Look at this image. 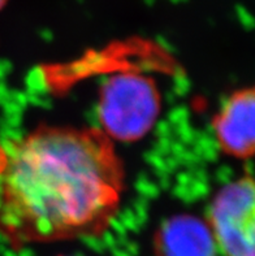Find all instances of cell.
<instances>
[{
	"label": "cell",
	"mask_w": 255,
	"mask_h": 256,
	"mask_svg": "<svg viewBox=\"0 0 255 256\" xmlns=\"http://www.w3.org/2000/svg\"><path fill=\"white\" fill-rule=\"evenodd\" d=\"M208 225L224 256H255V178L226 184L210 206Z\"/></svg>",
	"instance_id": "3957f363"
},
{
	"label": "cell",
	"mask_w": 255,
	"mask_h": 256,
	"mask_svg": "<svg viewBox=\"0 0 255 256\" xmlns=\"http://www.w3.org/2000/svg\"><path fill=\"white\" fill-rule=\"evenodd\" d=\"M6 3H7V0H0V10L6 6Z\"/></svg>",
	"instance_id": "52a82bcc"
},
{
	"label": "cell",
	"mask_w": 255,
	"mask_h": 256,
	"mask_svg": "<svg viewBox=\"0 0 255 256\" xmlns=\"http://www.w3.org/2000/svg\"><path fill=\"white\" fill-rule=\"evenodd\" d=\"M6 162H7V152H4L3 148L0 147V174H2V172H3Z\"/></svg>",
	"instance_id": "8992f818"
},
{
	"label": "cell",
	"mask_w": 255,
	"mask_h": 256,
	"mask_svg": "<svg viewBox=\"0 0 255 256\" xmlns=\"http://www.w3.org/2000/svg\"><path fill=\"white\" fill-rule=\"evenodd\" d=\"M123 162L100 129L42 125L0 174V228L15 244L98 236L119 210Z\"/></svg>",
	"instance_id": "6da1fadb"
},
{
	"label": "cell",
	"mask_w": 255,
	"mask_h": 256,
	"mask_svg": "<svg viewBox=\"0 0 255 256\" xmlns=\"http://www.w3.org/2000/svg\"><path fill=\"white\" fill-rule=\"evenodd\" d=\"M220 150L236 159L255 156V84L229 95L212 118Z\"/></svg>",
	"instance_id": "277c9868"
},
{
	"label": "cell",
	"mask_w": 255,
	"mask_h": 256,
	"mask_svg": "<svg viewBox=\"0 0 255 256\" xmlns=\"http://www.w3.org/2000/svg\"><path fill=\"white\" fill-rule=\"evenodd\" d=\"M156 256H219V247L208 222L193 214L165 220L154 237Z\"/></svg>",
	"instance_id": "5b68a950"
},
{
	"label": "cell",
	"mask_w": 255,
	"mask_h": 256,
	"mask_svg": "<svg viewBox=\"0 0 255 256\" xmlns=\"http://www.w3.org/2000/svg\"><path fill=\"white\" fill-rule=\"evenodd\" d=\"M160 112L158 84L139 72H119L102 84L98 118L111 140L137 142L149 133Z\"/></svg>",
	"instance_id": "7a4b0ae2"
}]
</instances>
